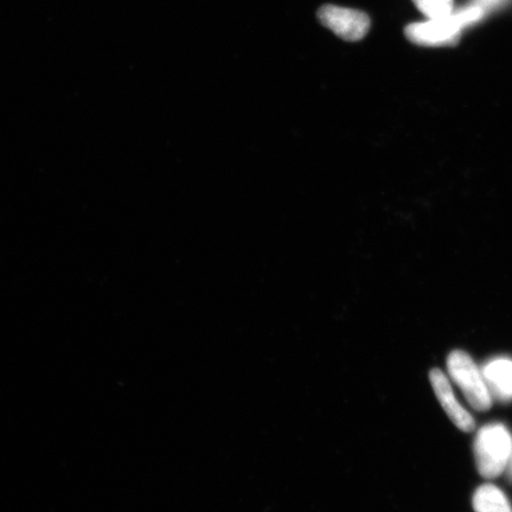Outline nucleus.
Here are the masks:
<instances>
[{"instance_id":"nucleus-7","label":"nucleus","mask_w":512,"mask_h":512,"mask_svg":"<svg viewBox=\"0 0 512 512\" xmlns=\"http://www.w3.org/2000/svg\"><path fill=\"white\" fill-rule=\"evenodd\" d=\"M473 509L476 512H512L507 496L492 484L477 489L473 495Z\"/></svg>"},{"instance_id":"nucleus-6","label":"nucleus","mask_w":512,"mask_h":512,"mask_svg":"<svg viewBox=\"0 0 512 512\" xmlns=\"http://www.w3.org/2000/svg\"><path fill=\"white\" fill-rule=\"evenodd\" d=\"M483 376L491 396L502 402L512 401V360L495 358L484 367Z\"/></svg>"},{"instance_id":"nucleus-4","label":"nucleus","mask_w":512,"mask_h":512,"mask_svg":"<svg viewBox=\"0 0 512 512\" xmlns=\"http://www.w3.org/2000/svg\"><path fill=\"white\" fill-rule=\"evenodd\" d=\"M319 22L344 41L357 42L366 37L370 29V18L362 11L324 5L318 10Z\"/></svg>"},{"instance_id":"nucleus-5","label":"nucleus","mask_w":512,"mask_h":512,"mask_svg":"<svg viewBox=\"0 0 512 512\" xmlns=\"http://www.w3.org/2000/svg\"><path fill=\"white\" fill-rule=\"evenodd\" d=\"M430 380L435 395L444 411L448 415L454 425H456L460 431L472 432L475 430L476 422L473 420L472 415L466 411V409L460 405L456 396H454L451 383L440 369H432L430 373Z\"/></svg>"},{"instance_id":"nucleus-3","label":"nucleus","mask_w":512,"mask_h":512,"mask_svg":"<svg viewBox=\"0 0 512 512\" xmlns=\"http://www.w3.org/2000/svg\"><path fill=\"white\" fill-rule=\"evenodd\" d=\"M464 25L454 10L450 16L427 19L426 22L409 24L405 34L409 41L422 47L457 46Z\"/></svg>"},{"instance_id":"nucleus-2","label":"nucleus","mask_w":512,"mask_h":512,"mask_svg":"<svg viewBox=\"0 0 512 512\" xmlns=\"http://www.w3.org/2000/svg\"><path fill=\"white\" fill-rule=\"evenodd\" d=\"M447 368L451 379L462 389L471 407L478 412L489 411L492 396L482 371L472 358L465 351H452L447 358Z\"/></svg>"},{"instance_id":"nucleus-10","label":"nucleus","mask_w":512,"mask_h":512,"mask_svg":"<svg viewBox=\"0 0 512 512\" xmlns=\"http://www.w3.org/2000/svg\"><path fill=\"white\" fill-rule=\"evenodd\" d=\"M507 470L508 472V479L510 480V483L512 484V453H511V456H510V459H509V462H508V465H507Z\"/></svg>"},{"instance_id":"nucleus-9","label":"nucleus","mask_w":512,"mask_h":512,"mask_svg":"<svg viewBox=\"0 0 512 512\" xmlns=\"http://www.w3.org/2000/svg\"><path fill=\"white\" fill-rule=\"evenodd\" d=\"M509 2L510 0H473L472 4L480 6V8L484 10L485 14L488 15V12L501 9Z\"/></svg>"},{"instance_id":"nucleus-8","label":"nucleus","mask_w":512,"mask_h":512,"mask_svg":"<svg viewBox=\"0 0 512 512\" xmlns=\"http://www.w3.org/2000/svg\"><path fill=\"white\" fill-rule=\"evenodd\" d=\"M413 3L427 19L447 17L454 11V0H413Z\"/></svg>"},{"instance_id":"nucleus-1","label":"nucleus","mask_w":512,"mask_h":512,"mask_svg":"<svg viewBox=\"0 0 512 512\" xmlns=\"http://www.w3.org/2000/svg\"><path fill=\"white\" fill-rule=\"evenodd\" d=\"M512 453V437L502 424L486 425L477 434L475 457L480 476L496 478L505 469Z\"/></svg>"}]
</instances>
